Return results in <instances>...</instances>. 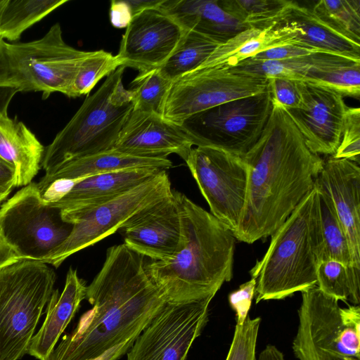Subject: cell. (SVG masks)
Returning a JSON list of instances; mask_svg holds the SVG:
<instances>
[{
	"mask_svg": "<svg viewBox=\"0 0 360 360\" xmlns=\"http://www.w3.org/2000/svg\"><path fill=\"white\" fill-rule=\"evenodd\" d=\"M256 284V278H251L229 295V304L236 314V325L243 324L248 315Z\"/></svg>",
	"mask_w": 360,
	"mask_h": 360,
	"instance_id": "f35d334b",
	"label": "cell"
},
{
	"mask_svg": "<svg viewBox=\"0 0 360 360\" xmlns=\"http://www.w3.org/2000/svg\"><path fill=\"white\" fill-rule=\"evenodd\" d=\"M302 103L287 110L309 150L333 155L341 139L347 106L339 92L300 81Z\"/></svg>",
	"mask_w": 360,
	"mask_h": 360,
	"instance_id": "e0dca14e",
	"label": "cell"
},
{
	"mask_svg": "<svg viewBox=\"0 0 360 360\" xmlns=\"http://www.w3.org/2000/svg\"><path fill=\"white\" fill-rule=\"evenodd\" d=\"M292 350L299 360H344L360 354V308H342L317 285L301 292Z\"/></svg>",
	"mask_w": 360,
	"mask_h": 360,
	"instance_id": "52a82bcc",
	"label": "cell"
},
{
	"mask_svg": "<svg viewBox=\"0 0 360 360\" xmlns=\"http://www.w3.org/2000/svg\"><path fill=\"white\" fill-rule=\"evenodd\" d=\"M271 236L266 253L250 271L257 280L256 303L316 285L323 245L315 186Z\"/></svg>",
	"mask_w": 360,
	"mask_h": 360,
	"instance_id": "277c9868",
	"label": "cell"
},
{
	"mask_svg": "<svg viewBox=\"0 0 360 360\" xmlns=\"http://www.w3.org/2000/svg\"><path fill=\"white\" fill-rule=\"evenodd\" d=\"M68 0H0V38L10 41Z\"/></svg>",
	"mask_w": 360,
	"mask_h": 360,
	"instance_id": "83f0119b",
	"label": "cell"
},
{
	"mask_svg": "<svg viewBox=\"0 0 360 360\" xmlns=\"http://www.w3.org/2000/svg\"><path fill=\"white\" fill-rule=\"evenodd\" d=\"M18 91L16 87H0V113L7 111L10 102Z\"/></svg>",
	"mask_w": 360,
	"mask_h": 360,
	"instance_id": "c3c4849f",
	"label": "cell"
},
{
	"mask_svg": "<svg viewBox=\"0 0 360 360\" xmlns=\"http://www.w3.org/2000/svg\"><path fill=\"white\" fill-rule=\"evenodd\" d=\"M279 24L293 32L297 45L360 60V43L323 21L311 8L295 2Z\"/></svg>",
	"mask_w": 360,
	"mask_h": 360,
	"instance_id": "603a6c76",
	"label": "cell"
},
{
	"mask_svg": "<svg viewBox=\"0 0 360 360\" xmlns=\"http://www.w3.org/2000/svg\"><path fill=\"white\" fill-rule=\"evenodd\" d=\"M210 213L234 234L247 195L249 168L243 157L216 148H193L185 160Z\"/></svg>",
	"mask_w": 360,
	"mask_h": 360,
	"instance_id": "4fadbf2b",
	"label": "cell"
},
{
	"mask_svg": "<svg viewBox=\"0 0 360 360\" xmlns=\"http://www.w3.org/2000/svg\"><path fill=\"white\" fill-rule=\"evenodd\" d=\"M220 6L247 28L278 25L295 1L288 0H222Z\"/></svg>",
	"mask_w": 360,
	"mask_h": 360,
	"instance_id": "4dcf8cb0",
	"label": "cell"
},
{
	"mask_svg": "<svg viewBox=\"0 0 360 360\" xmlns=\"http://www.w3.org/2000/svg\"><path fill=\"white\" fill-rule=\"evenodd\" d=\"M172 162L167 158H146L131 155L113 149L68 161L46 172L37 184L38 189L60 179H76L139 167L167 169Z\"/></svg>",
	"mask_w": 360,
	"mask_h": 360,
	"instance_id": "484cf974",
	"label": "cell"
},
{
	"mask_svg": "<svg viewBox=\"0 0 360 360\" xmlns=\"http://www.w3.org/2000/svg\"><path fill=\"white\" fill-rule=\"evenodd\" d=\"M259 360H285L283 353L275 346L268 345L261 352Z\"/></svg>",
	"mask_w": 360,
	"mask_h": 360,
	"instance_id": "681fc988",
	"label": "cell"
},
{
	"mask_svg": "<svg viewBox=\"0 0 360 360\" xmlns=\"http://www.w3.org/2000/svg\"><path fill=\"white\" fill-rule=\"evenodd\" d=\"M73 224L44 202L36 183L23 186L0 208V229L20 259L43 262L70 236Z\"/></svg>",
	"mask_w": 360,
	"mask_h": 360,
	"instance_id": "ba28073f",
	"label": "cell"
},
{
	"mask_svg": "<svg viewBox=\"0 0 360 360\" xmlns=\"http://www.w3.org/2000/svg\"><path fill=\"white\" fill-rule=\"evenodd\" d=\"M291 44H296L295 36L281 24L264 29L247 28L219 45L199 67L233 68L259 53Z\"/></svg>",
	"mask_w": 360,
	"mask_h": 360,
	"instance_id": "d4e9b609",
	"label": "cell"
},
{
	"mask_svg": "<svg viewBox=\"0 0 360 360\" xmlns=\"http://www.w3.org/2000/svg\"><path fill=\"white\" fill-rule=\"evenodd\" d=\"M360 269L347 266L333 259L322 261L317 267V287L336 300H349L354 305L360 302Z\"/></svg>",
	"mask_w": 360,
	"mask_h": 360,
	"instance_id": "1f68e13d",
	"label": "cell"
},
{
	"mask_svg": "<svg viewBox=\"0 0 360 360\" xmlns=\"http://www.w3.org/2000/svg\"><path fill=\"white\" fill-rule=\"evenodd\" d=\"M269 87L266 77L227 67H198L172 82L161 116L181 124L191 115Z\"/></svg>",
	"mask_w": 360,
	"mask_h": 360,
	"instance_id": "7c38bea8",
	"label": "cell"
},
{
	"mask_svg": "<svg viewBox=\"0 0 360 360\" xmlns=\"http://www.w3.org/2000/svg\"><path fill=\"white\" fill-rule=\"evenodd\" d=\"M249 176L236 239L253 243L271 236L313 190L324 161L311 152L288 111L272 100L259 139L243 157Z\"/></svg>",
	"mask_w": 360,
	"mask_h": 360,
	"instance_id": "7a4b0ae2",
	"label": "cell"
},
{
	"mask_svg": "<svg viewBox=\"0 0 360 360\" xmlns=\"http://www.w3.org/2000/svg\"><path fill=\"white\" fill-rule=\"evenodd\" d=\"M118 231L129 249L152 261L171 260L185 244L173 191L141 209Z\"/></svg>",
	"mask_w": 360,
	"mask_h": 360,
	"instance_id": "9a60e30c",
	"label": "cell"
},
{
	"mask_svg": "<svg viewBox=\"0 0 360 360\" xmlns=\"http://www.w3.org/2000/svg\"><path fill=\"white\" fill-rule=\"evenodd\" d=\"M360 109L347 107L345 112L340 143L332 155L336 159H346L359 165Z\"/></svg>",
	"mask_w": 360,
	"mask_h": 360,
	"instance_id": "8d00e7d4",
	"label": "cell"
},
{
	"mask_svg": "<svg viewBox=\"0 0 360 360\" xmlns=\"http://www.w3.org/2000/svg\"><path fill=\"white\" fill-rule=\"evenodd\" d=\"M16 187V176L14 169L0 160V205L13 188Z\"/></svg>",
	"mask_w": 360,
	"mask_h": 360,
	"instance_id": "ee69618b",
	"label": "cell"
},
{
	"mask_svg": "<svg viewBox=\"0 0 360 360\" xmlns=\"http://www.w3.org/2000/svg\"><path fill=\"white\" fill-rule=\"evenodd\" d=\"M193 146V139L181 124L159 114L132 110L112 149L146 158H167L174 153L186 160Z\"/></svg>",
	"mask_w": 360,
	"mask_h": 360,
	"instance_id": "ac0fdd59",
	"label": "cell"
},
{
	"mask_svg": "<svg viewBox=\"0 0 360 360\" xmlns=\"http://www.w3.org/2000/svg\"><path fill=\"white\" fill-rule=\"evenodd\" d=\"M166 170L130 191L80 212L62 211L63 219L73 224L65 240L43 262L58 268L68 257L118 231L131 216L148 205L172 193Z\"/></svg>",
	"mask_w": 360,
	"mask_h": 360,
	"instance_id": "8fae6325",
	"label": "cell"
},
{
	"mask_svg": "<svg viewBox=\"0 0 360 360\" xmlns=\"http://www.w3.org/2000/svg\"><path fill=\"white\" fill-rule=\"evenodd\" d=\"M148 260L124 243L107 250L89 285L92 307L63 337L49 360H90L134 341L167 302L148 270Z\"/></svg>",
	"mask_w": 360,
	"mask_h": 360,
	"instance_id": "6da1fadb",
	"label": "cell"
},
{
	"mask_svg": "<svg viewBox=\"0 0 360 360\" xmlns=\"http://www.w3.org/2000/svg\"><path fill=\"white\" fill-rule=\"evenodd\" d=\"M303 82L359 98L360 60L328 53L311 55Z\"/></svg>",
	"mask_w": 360,
	"mask_h": 360,
	"instance_id": "4316f807",
	"label": "cell"
},
{
	"mask_svg": "<svg viewBox=\"0 0 360 360\" xmlns=\"http://www.w3.org/2000/svg\"><path fill=\"white\" fill-rule=\"evenodd\" d=\"M4 46L20 91H40L44 98L54 92L69 97L79 66L89 53L68 44L58 22L40 39L18 43L5 41Z\"/></svg>",
	"mask_w": 360,
	"mask_h": 360,
	"instance_id": "9c48e42d",
	"label": "cell"
},
{
	"mask_svg": "<svg viewBox=\"0 0 360 360\" xmlns=\"http://www.w3.org/2000/svg\"><path fill=\"white\" fill-rule=\"evenodd\" d=\"M125 68L109 75L44 148L41 165L48 172L77 158L110 150L134 108L131 91L124 89Z\"/></svg>",
	"mask_w": 360,
	"mask_h": 360,
	"instance_id": "5b68a950",
	"label": "cell"
},
{
	"mask_svg": "<svg viewBox=\"0 0 360 360\" xmlns=\"http://www.w3.org/2000/svg\"><path fill=\"white\" fill-rule=\"evenodd\" d=\"M109 15L112 25L118 29L127 28L134 18L127 0L111 1Z\"/></svg>",
	"mask_w": 360,
	"mask_h": 360,
	"instance_id": "b9f144b4",
	"label": "cell"
},
{
	"mask_svg": "<svg viewBox=\"0 0 360 360\" xmlns=\"http://www.w3.org/2000/svg\"><path fill=\"white\" fill-rule=\"evenodd\" d=\"M86 285L76 269L70 267L61 293L54 290L47 303L46 315L34 335L27 354L38 360H49L59 338L85 299Z\"/></svg>",
	"mask_w": 360,
	"mask_h": 360,
	"instance_id": "44dd1931",
	"label": "cell"
},
{
	"mask_svg": "<svg viewBox=\"0 0 360 360\" xmlns=\"http://www.w3.org/2000/svg\"><path fill=\"white\" fill-rule=\"evenodd\" d=\"M121 66L116 55L104 50L89 51L79 66L69 97L88 95L101 79Z\"/></svg>",
	"mask_w": 360,
	"mask_h": 360,
	"instance_id": "836d02e7",
	"label": "cell"
},
{
	"mask_svg": "<svg viewBox=\"0 0 360 360\" xmlns=\"http://www.w3.org/2000/svg\"><path fill=\"white\" fill-rule=\"evenodd\" d=\"M185 30L158 8L135 15L116 55L122 66L139 73L159 68L174 51Z\"/></svg>",
	"mask_w": 360,
	"mask_h": 360,
	"instance_id": "2e32d148",
	"label": "cell"
},
{
	"mask_svg": "<svg viewBox=\"0 0 360 360\" xmlns=\"http://www.w3.org/2000/svg\"><path fill=\"white\" fill-rule=\"evenodd\" d=\"M344 360H360V359H357V358H354V357H349V358H347Z\"/></svg>",
	"mask_w": 360,
	"mask_h": 360,
	"instance_id": "f907efd6",
	"label": "cell"
},
{
	"mask_svg": "<svg viewBox=\"0 0 360 360\" xmlns=\"http://www.w3.org/2000/svg\"><path fill=\"white\" fill-rule=\"evenodd\" d=\"M44 148L34 133L22 122L0 113V160L15 172L16 186L30 184L37 175Z\"/></svg>",
	"mask_w": 360,
	"mask_h": 360,
	"instance_id": "cb8c5ba5",
	"label": "cell"
},
{
	"mask_svg": "<svg viewBox=\"0 0 360 360\" xmlns=\"http://www.w3.org/2000/svg\"><path fill=\"white\" fill-rule=\"evenodd\" d=\"M133 110L161 115L165 96L172 82L165 79L158 69L139 73L132 82Z\"/></svg>",
	"mask_w": 360,
	"mask_h": 360,
	"instance_id": "e575fe53",
	"label": "cell"
},
{
	"mask_svg": "<svg viewBox=\"0 0 360 360\" xmlns=\"http://www.w3.org/2000/svg\"><path fill=\"white\" fill-rule=\"evenodd\" d=\"M315 185L329 195L346 233L352 265L360 269V168L359 164L332 156L324 161Z\"/></svg>",
	"mask_w": 360,
	"mask_h": 360,
	"instance_id": "d6986e66",
	"label": "cell"
},
{
	"mask_svg": "<svg viewBox=\"0 0 360 360\" xmlns=\"http://www.w3.org/2000/svg\"><path fill=\"white\" fill-rule=\"evenodd\" d=\"M272 100L286 110L297 108L302 103L300 81L281 77H269Z\"/></svg>",
	"mask_w": 360,
	"mask_h": 360,
	"instance_id": "74e56055",
	"label": "cell"
},
{
	"mask_svg": "<svg viewBox=\"0 0 360 360\" xmlns=\"http://www.w3.org/2000/svg\"><path fill=\"white\" fill-rule=\"evenodd\" d=\"M85 178L86 177L57 179L44 188L38 190L41 199L44 202L55 203L63 198L76 184Z\"/></svg>",
	"mask_w": 360,
	"mask_h": 360,
	"instance_id": "60d3db41",
	"label": "cell"
},
{
	"mask_svg": "<svg viewBox=\"0 0 360 360\" xmlns=\"http://www.w3.org/2000/svg\"><path fill=\"white\" fill-rule=\"evenodd\" d=\"M161 170L155 167H139L90 176L52 204L62 211L84 212L130 191Z\"/></svg>",
	"mask_w": 360,
	"mask_h": 360,
	"instance_id": "ffe728a7",
	"label": "cell"
},
{
	"mask_svg": "<svg viewBox=\"0 0 360 360\" xmlns=\"http://www.w3.org/2000/svg\"><path fill=\"white\" fill-rule=\"evenodd\" d=\"M162 1L163 0H127L131 8L133 17L146 9L158 8Z\"/></svg>",
	"mask_w": 360,
	"mask_h": 360,
	"instance_id": "7dc6e473",
	"label": "cell"
},
{
	"mask_svg": "<svg viewBox=\"0 0 360 360\" xmlns=\"http://www.w3.org/2000/svg\"><path fill=\"white\" fill-rule=\"evenodd\" d=\"M4 44L5 40L0 38V87H16L20 90L18 80L11 67Z\"/></svg>",
	"mask_w": 360,
	"mask_h": 360,
	"instance_id": "7bdbcfd3",
	"label": "cell"
},
{
	"mask_svg": "<svg viewBox=\"0 0 360 360\" xmlns=\"http://www.w3.org/2000/svg\"><path fill=\"white\" fill-rule=\"evenodd\" d=\"M260 317L248 315L241 325H236L233 340L226 360H255Z\"/></svg>",
	"mask_w": 360,
	"mask_h": 360,
	"instance_id": "d590c367",
	"label": "cell"
},
{
	"mask_svg": "<svg viewBox=\"0 0 360 360\" xmlns=\"http://www.w3.org/2000/svg\"><path fill=\"white\" fill-rule=\"evenodd\" d=\"M272 110L269 87L191 115L181 125L195 146L219 148L243 157L259 139Z\"/></svg>",
	"mask_w": 360,
	"mask_h": 360,
	"instance_id": "30bf717a",
	"label": "cell"
},
{
	"mask_svg": "<svg viewBox=\"0 0 360 360\" xmlns=\"http://www.w3.org/2000/svg\"><path fill=\"white\" fill-rule=\"evenodd\" d=\"M185 244L169 261H148V272L167 302L213 298L233 276L236 238L184 193L173 189Z\"/></svg>",
	"mask_w": 360,
	"mask_h": 360,
	"instance_id": "3957f363",
	"label": "cell"
},
{
	"mask_svg": "<svg viewBox=\"0 0 360 360\" xmlns=\"http://www.w3.org/2000/svg\"><path fill=\"white\" fill-rule=\"evenodd\" d=\"M221 44L197 32L185 30L174 51L158 70L173 82L198 68Z\"/></svg>",
	"mask_w": 360,
	"mask_h": 360,
	"instance_id": "f1b7e54d",
	"label": "cell"
},
{
	"mask_svg": "<svg viewBox=\"0 0 360 360\" xmlns=\"http://www.w3.org/2000/svg\"><path fill=\"white\" fill-rule=\"evenodd\" d=\"M316 53L323 52L301 45L291 44L266 50L250 59L255 60H287L309 56Z\"/></svg>",
	"mask_w": 360,
	"mask_h": 360,
	"instance_id": "ab89813d",
	"label": "cell"
},
{
	"mask_svg": "<svg viewBox=\"0 0 360 360\" xmlns=\"http://www.w3.org/2000/svg\"><path fill=\"white\" fill-rule=\"evenodd\" d=\"M134 341L126 342L117 347H113L100 356L90 360H117L128 352Z\"/></svg>",
	"mask_w": 360,
	"mask_h": 360,
	"instance_id": "bcb514c9",
	"label": "cell"
},
{
	"mask_svg": "<svg viewBox=\"0 0 360 360\" xmlns=\"http://www.w3.org/2000/svg\"><path fill=\"white\" fill-rule=\"evenodd\" d=\"M20 260L4 238L0 229V269Z\"/></svg>",
	"mask_w": 360,
	"mask_h": 360,
	"instance_id": "f6af8a7d",
	"label": "cell"
},
{
	"mask_svg": "<svg viewBox=\"0 0 360 360\" xmlns=\"http://www.w3.org/2000/svg\"><path fill=\"white\" fill-rule=\"evenodd\" d=\"M311 9L323 21L360 43L359 0H321Z\"/></svg>",
	"mask_w": 360,
	"mask_h": 360,
	"instance_id": "d6a6232c",
	"label": "cell"
},
{
	"mask_svg": "<svg viewBox=\"0 0 360 360\" xmlns=\"http://www.w3.org/2000/svg\"><path fill=\"white\" fill-rule=\"evenodd\" d=\"M160 10L184 30H192L223 44L247 29L226 12L219 0H163Z\"/></svg>",
	"mask_w": 360,
	"mask_h": 360,
	"instance_id": "7402d4cb",
	"label": "cell"
},
{
	"mask_svg": "<svg viewBox=\"0 0 360 360\" xmlns=\"http://www.w3.org/2000/svg\"><path fill=\"white\" fill-rule=\"evenodd\" d=\"M212 299L167 302L127 352V360H186L208 321Z\"/></svg>",
	"mask_w": 360,
	"mask_h": 360,
	"instance_id": "5bb4252c",
	"label": "cell"
},
{
	"mask_svg": "<svg viewBox=\"0 0 360 360\" xmlns=\"http://www.w3.org/2000/svg\"><path fill=\"white\" fill-rule=\"evenodd\" d=\"M56 273L41 261L20 259L0 269V360H20L27 354Z\"/></svg>",
	"mask_w": 360,
	"mask_h": 360,
	"instance_id": "8992f818",
	"label": "cell"
},
{
	"mask_svg": "<svg viewBox=\"0 0 360 360\" xmlns=\"http://www.w3.org/2000/svg\"><path fill=\"white\" fill-rule=\"evenodd\" d=\"M315 188L323 245V261L333 259L354 266L348 239L333 202L323 188L317 185Z\"/></svg>",
	"mask_w": 360,
	"mask_h": 360,
	"instance_id": "f546056e",
	"label": "cell"
}]
</instances>
